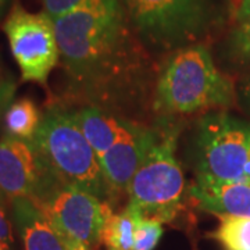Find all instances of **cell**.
I'll return each mask as SVG.
<instances>
[{
    "label": "cell",
    "mask_w": 250,
    "mask_h": 250,
    "mask_svg": "<svg viewBox=\"0 0 250 250\" xmlns=\"http://www.w3.org/2000/svg\"><path fill=\"white\" fill-rule=\"evenodd\" d=\"M114 0H42L43 11L52 20L67 16L80 10L96 9Z\"/></svg>",
    "instance_id": "obj_19"
},
{
    "label": "cell",
    "mask_w": 250,
    "mask_h": 250,
    "mask_svg": "<svg viewBox=\"0 0 250 250\" xmlns=\"http://www.w3.org/2000/svg\"><path fill=\"white\" fill-rule=\"evenodd\" d=\"M29 199L53 224L70 249H98L104 224L113 213L108 202L62 182L47 170L35 195Z\"/></svg>",
    "instance_id": "obj_5"
},
{
    "label": "cell",
    "mask_w": 250,
    "mask_h": 250,
    "mask_svg": "<svg viewBox=\"0 0 250 250\" xmlns=\"http://www.w3.org/2000/svg\"><path fill=\"white\" fill-rule=\"evenodd\" d=\"M225 4L233 25L250 17V0H225Z\"/></svg>",
    "instance_id": "obj_20"
},
{
    "label": "cell",
    "mask_w": 250,
    "mask_h": 250,
    "mask_svg": "<svg viewBox=\"0 0 250 250\" xmlns=\"http://www.w3.org/2000/svg\"><path fill=\"white\" fill-rule=\"evenodd\" d=\"M239 98H241L243 106L246 107V110L250 113V78L248 81H245L241 85L239 89Z\"/></svg>",
    "instance_id": "obj_23"
},
{
    "label": "cell",
    "mask_w": 250,
    "mask_h": 250,
    "mask_svg": "<svg viewBox=\"0 0 250 250\" xmlns=\"http://www.w3.org/2000/svg\"><path fill=\"white\" fill-rule=\"evenodd\" d=\"M232 81L217 68L203 45L175 49L161 68L156 85L154 110L167 116L231 107Z\"/></svg>",
    "instance_id": "obj_2"
},
{
    "label": "cell",
    "mask_w": 250,
    "mask_h": 250,
    "mask_svg": "<svg viewBox=\"0 0 250 250\" xmlns=\"http://www.w3.org/2000/svg\"><path fill=\"white\" fill-rule=\"evenodd\" d=\"M45 172L32 143L13 136L0 139V192L6 199L34 196Z\"/></svg>",
    "instance_id": "obj_9"
},
{
    "label": "cell",
    "mask_w": 250,
    "mask_h": 250,
    "mask_svg": "<svg viewBox=\"0 0 250 250\" xmlns=\"http://www.w3.org/2000/svg\"><path fill=\"white\" fill-rule=\"evenodd\" d=\"M189 193L205 211L250 217V182H223L197 174Z\"/></svg>",
    "instance_id": "obj_11"
},
{
    "label": "cell",
    "mask_w": 250,
    "mask_h": 250,
    "mask_svg": "<svg viewBox=\"0 0 250 250\" xmlns=\"http://www.w3.org/2000/svg\"><path fill=\"white\" fill-rule=\"evenodd\" d=\"M195 250H196V248H195Z\"/></svg>",
    "instance_id": "obj_26"
},
{
    "label": "cell",
    "mask_w": 250,
    "mask_h": 250,
    "mask_svg": "<svg viewBox=\"0 0 250 250\" xmlns=\"http://www.w3.org/2000/svg\"><path fill=\"white\" fill-rule=\"evenodd\" d=\"M0 250H7L4 246H3V243H1V242H0Z\"/></svg>",
    "instance_id": "obj_25"
},
{
    "label": "cell",
    "mask_w": 250,
    "mask_h": 250,
    "mask_svg": "<svg viewBox=\"0 0 250 250\" xmlns=\"http://www.w3.org/2000/svg\"><path fill=\"white\" fill-rule=\"evenodd\" d=\"M220 224L210 236L223 250H250V217L220 214Z\"/></svg>",
    "instance_id": "obj_15"
},
{
    "label": "cell",
    "mask_w": 250,
    "mask_h": 250,
    "mask_svg": "<svg viewBox=\"0 0 250 250\" xmlns=\"http://www.w3.org/2000/svg\"><path fill=\"white\" fill-rule=\"evenodd\" d=\"M175 147L177 129L157 131L156 141L126 189V206L161 224L172 223L182 207L185 178Z\"/></svg>",
    "instance_id": "obj_4"
},
{
    "label": "cell",
    "mask_w": 250,
    "mask_h": 250,
    "mask_svg": "<svg viewBox=\"0 0 250 250\" xmlns=\"http://www.w3.org/2000/svg\"><path fill=\"white\" fill-rule=\"evenodd\" d=\"M134 215V249L154 250L163 236V225L160 221L147 218L126 206Z\"/></svg>",
    "instance_id": "obj_17"
},
{
    "label": "cell",
    "mask_w": 250,
    "mask_h": 250,
    "mask_svg": "<svg viewBox=\"0 0 250 250\" xmlns=\"http://www.w3.org/2000/svg\"><path fill=\"white\" fill-rule=\"evenodd\" d=\"M42 117L36 104L28 98L13 102L4 113V128L7 136L32 142L41 126Z\"/></svg>",
    "instance_id": "obj_14"
},
{
    "label": "cell",
    "mask_w": 250,
    "mask_h": 250,
    "mask_svg": "<svg viewBox=\"0 0 250 250\" xmlns=\"http://www.w3.org/2000/svg\"><path fill=\"white\" fill-rule=\"evenodd\" d=\"M31 143L43 167L57 179L83 189L103 202L114 196L98 154L77 123L75 113L50 108L42 117Z\"/></svg>",
    "instance_id": "obj_3"
},
{
    "label": "cell",
    "mask_w": 250,
    "mask_h": 250,
    "mask_svg": "<svg viewBox=\"0 0 250 250\" xmlns=\"http://www.w3.org/2000/svg\"><path fill=\"white\" fill-rule=\"evenodd\" d=\"M196 149L200 175L250 182V123L227 113H210L199 123Z\"/></svg>",
    "instance_id": "obj_7"
},
{
    "label": "cell",
    "mask_w": 250,
    "mask_h": 250,
    "mask_svg": "<svg viewBox=\"0 0 250 250\" xmlns=\"http://www.w3.org/2000/svg\"><path fill=\"white\" fill-rule=\"evenodd\" d=\"M157 138V129L128 121L116 143L99 157L100 167L113 192H126L131 179Z\"/></svg>",
    "instance_id": "obj_10"
},
{
    "label": "cell",
    "mask_w": 250,
    "mask_h": 250,
    "mask_svg": "<svg viewBox=\"0 0 250 250\" xmlns=\"http://www.w3.org/2000/svg\"><path fill=\"white\" fill-rule=\"evenodd\" d=\"M74 113L77 123L98 157L116 143L128 125L126 120L118 118L113 113L95 106H88Z\"/></svg>",
    "instance_id": "obj_13"
},
{
    "label": "cell",
    "mask_w": 250,
    "mask_h": 250,
    "mask_svg": "<svg viewBox=\"0 0 250 250\" xmlns=\"http://www.w3.org/2000/svg\"><path fill=\"white\" fill-rule=\"evenodd\" d=\"M13 220L24 250H71L68 243L31 199L13 202Z\"/></svg>",
    "instance_id": "obj_12"
},
{
    "label": "cell",
    "mask_w": 250,
    "mask_h": 250,
    "mask_svg": "<svg viewBox=\"0 0 250 250\" xmlns=\"http://www.w3.org/2000/svg\"><path fill=\"white\" fill-rule=\"evenodd\" d=\"M3 31L22 81L46 85L60 60L53 20L45 11L29 13L16 4Z\"/></svg>",
    "instance_id": "obj_8"
},
{
    "label": "cell",
    "mask_w": 250,
    "mask_h": 250,
    "mask_svg": "<svg viewBox=\"0 0 250 250\" xmlns=\"http://www.w3.org/2000/svg\"><path fill=\"white\" fill-rule=\"evenodd\" d=\"M53 22L62 67L78 92L106 96L138 70V50L120 0Z\"/></svg>",
    "instance_id": "obj_1"
},
{
    "label": "cell",
    "mask_w": 250,
    "mask_h": 250,
    "mask_svg": "<svg viewBox=\"0 0 250 250\" xmlns=\"http://www.w3.org/2000/svg\"><path fill=\"white\" fill-rule=\"evenodd\" d=\"M227 53L233 62H250V17L233 25L227 41Z\"/></svg>",
    "instance_id": "obj_18"
},
{
    "label": "cell",
    "mask_w": 250,
    "mask_h": 250,
    "mask_svg": "<svg viewBox=\"0 0 250 250\" xmlns=\"http://www.w3.org/2000/svg\"><path fill=\"white\" fill-rule=\"evenodd\" d=\"M7 1H9V0H0V17H1L3 11L6 9V6H7Z\"/></svg>",
    "instance_id": "obj_24"
},
{
    "label": "cell",
    "mask_w": 250,
    "mask_h": 250,
    "mask_svg": "<svg viewBox=\"0 0 250 250\" xmlns=\"http://www.w3.org/2000/svg\"><path fill=\"white\" fill-rule=\"evenodd\" d=\"M13 92H14V86L11 82H4V81L0 82V113L4 108V106L9 103Z\"/></svg>",
    "instance_id": "obj_22"
},
{
    "label": "cell",
    "mask_w": 250,
    "mask_h": 250,
    "mask_svg": "<svg viewBox=\"0 0 250 250\" xmlns=\"http://www.w3.org/2000/svg\"><path fill=\"white\" fill-rule=\"evenodd\" d=\"M126 17L147 45L179 49L193 45L215 20L213 0H121Z\"/></svg>",
    "instance_id": "obj_6"
},
{
    "label": "cell",
    "mask_w": 250,
    "mask_h": 250,
    "mask_svg": "<svg viewBox=\"0 0 250 250\" xmlns=\"http://www.w3.org/2000/svg\"><path fill=\"white\" fill-rule=\"evenodd\" d=\"M134 228V215L128 207L111 213L102 232V243L107 250H135Z\"/></svg>",
    "instance_id": "obj_16"
},
{
    "label": "cell",
    "mask_w": 250,
    "mask_h": 250,
    "mask_svg": "<svg viewBox=\"0 0 250 250\" xmlns=\"http://www.w3.org/2000/svg\"><path fill=\"white\" fill-rule=\"evenodd\" d=\"M6 196L0 192V242L3 246L9 250L10 245L13 243V232L10 224L7 210H6Z\"/></svg>",
    "instance_id": "obj_21"
}]
</instances>
